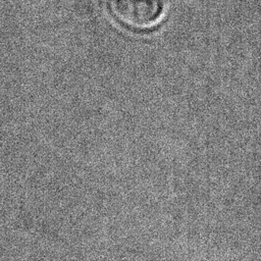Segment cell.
<instances>
[{"label": "cell", "instance_id": "obj_1", "mask_svg": "<svg viewBox=\"0 0 261 261\" xmlns=\"http://www.w3.org/2000/svg\"><path fill=\"white\" fill-rule=\"evenodd\" d=\"M113 11L124 24L147 29L156 24L162 14L161 0H115Z\"/></svg>", "mask_w": 261, "mask_h": 261}]
</instances>
